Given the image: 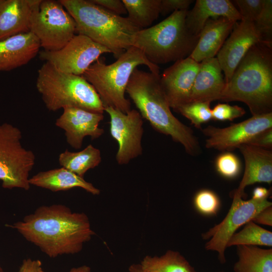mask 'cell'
I'll list each match as a JSON object with an SVG mask.
<instances>
[{
  "label": "cell",
  "instance_id": "obj_26",
  "mask_svg": "<svg viewBox=\"0 0 272 272\" xmlns=\"http://www.w3.org/2000/svg\"><path fill=\"white\" fill-rule=\"evenodd\" d=\"M127 18L140 29L150 27L160 14L161 0H122Z\"/></svg>",
  "mask_w": 272,
  "mask_h": 272
},
{
  "label": "cell",
  "instance_id": "obj_3",
  "mask_svg": "<svg viewBox=\"0 0 272 272\" xmlns=\"http://www.w3.org/2000/svg\"><path fill=\"white\" fill-rule=\"evenodd\" d=\"M220 100L240 101L252 116L272 112V46L260 42L241 59Z\"/></svg>",
  "mask_w": 272,
  "mask_h": 272
},
{
  "label": "cell",
  "instance_id": "obj_21",
  "mask_svg": "<svg viewBox=\"0 0 272 272\" xmlns=\"http://www.w3.org/2000/svg\"><path fill=\"white\" fill-rule=\"evenodd\" d=\"M236 23L224 17L208 20L189 57L197 62L215 57Z\"/></svg>",
  "mask_w": 272,
  "mask_h": 272
},
{
  "label": "cell",
  "instance_id": "obj_16",
  "mask_svg": "<svg viewBox=\"0 0 272 272\" xmlns=\"http://www.w3.org/2000/svg\"><path fill=\"white\" fill-rule=\"evenodd\" d=\"M56 120L55 125L64 131L67 144L75 149L82 147L85 137L92 140L100 138L104 130L100 128L103 114L91 112L77 107H66Z\"/></svg>",
  "mask_w": 272,
  "mask_h": 272
},
{
  "label": "cell",
  "instance_id": "obj_27",
  "mask_svg": "<svg viewBox=\"0 0 272 272\" xmlns=\"http://www.w3.org/2000/svg\"><path fill=\"white\" fill-rule=\"evenodd\" d=\"M140 263L157 272H196L180 253L171 250L160 256H147Z\"/></svg>",
  "mask_w": 272,
  "mask_h": 272
},
{
  "label": "cell",
  "instance_id": "obj_43",
  "mask_svg": "<svg viewBox=\"0 0 272 272\" xmlns=\"http://www.w3.org/2000/svg\"><path fill=\"white\" fill-rule=\"evenodd\" d=\"M0 272H4L3 269L1 267V265H0Z\"/></svg>",
  "mask_w": 272,
  "mask_h": 272
},
{
  "label": "cell",
  "instance_id": "obj_19",
  "mask_svg": "<svg viewBox=\"0 0 272 272\" xmlns=\"http://www.w3.org/2000/svg\"><path fill=\"white\" fill-rule=\"evenodd\" d=\"M40 47L39 40L31 32L0 41V72L27 64L39 53Z\"/></svg>",
  "mask_w": 272,
  "mask_h": 272
},
{
  "label": "cell",
  "instance_id": "obj_32",
  "mask_svg": "<svg viewBox=\"0 0 272 272\" xmlns=\"http://www.w3.org/2000/svg\"><path fill=\"white\" fill-rule=\"evenodd\" d=\"M194 205L200 214L206 216L216 215L221 206L219 197L214 191L209 189H202L195 195Z\"/></svg>",
  "mask_w": 272,
  "mask_h": 272
},
{
  "label": "cell",
  "instance_id": "obj_11",
  "mask_svg": "<svg viewBox=\"0 0 272 272\" xmlns=\"http://www.w3.org/2000/svg\"><path fill=\"white\" fill-rule=\"evenodd\" d=\"M110 51L81 34H76L61 49L55 51L43 50L41 59L68 74L82 76L103 53Z\"/></svg>",
  "mask_w": 272,
  "mask_h": 272
},
{
  "label": "cell",
  "instance_id": "obj_37",
  "mask_svg": "<svg viewBox=\"0 0 272 272\" xmlns=\"http://www.w3.org/2000/svg\"><path fill=\"white\" fill-rule=\"evenodd\" d=\"M94 4L118 15L125 14L127 11L122 0H91Z\"/></svg>",
  "mask_w": 272,
  "mask_h": 272
},
{
  "label": "cell",
  "instance_id": "obj_34",
  "mask_svg": "<svg viewBox=\"0 0 272 272\" xmlns=\"http://www.w3.org/2000/svg\"><path fill=\"white\" fill-rule=\"evenodd\" d=\"M239 13L243 21L254 22L262 8L263 0H236Z\"/></svg>",
  "mask_w": 272,
  "mask_h": 272
},
{
  "label": "cell",
  "instance_id": "obj_14",
  "mask_svg": "<svg viewBox=\"0 0 272 272\" xmlns=\"http://www.w3.org/2000/svg\"><path fill=\"white\" fill-rule=\"evenodd\" d=\"M200 62L187 57L175 61L160 77V83L170 108L176 111L189 103Z\"/></svg>",
  "mask_w": 272,
  "mask_h": 272
},
{
  "label": "cell",
  "instance_id": "obj_36",
  "mask_svg": "<svg viewBox=\"0 0 272 272\" xmlns=\"http://www.w3.org/2000/svg\"><path fill=\"white\" fill-rule=\"evenodd\" d=\"M246 144L270 150L272 148V128L258 133Z\"/></svg>",
  "mask_w": 272,
  "mask_h": 272
},
{
  "label": "cell",
  "instance_id": "obj_17",
  "mask_svg": "<svg viewBox=\"0 0 272 272\" xmlns=\"http://www.w3.org/2000/svg\"><path fill=\"white\" fill-rule=\"evenodd\" d=\"M41 0H0V41L30 32L32 17Z\"/></svg>",
  "mask_w": 272,
  "mask_h": 272
},
{
  "label": "cell",
  "instance_id": "obj_30",
  "mask_svg": "<svg viewBox=\"0 0 272 272\" xmlns=\"http://www.w3.org/2000/svg\"><path fill=\"white\" fill-rule=\"evenodd\" d=\"M215 167L222 176L233 179L236 177L241 170L239 158L233 153L225 152L219 155L215 160Z\"/></svg>",
  "mask_w": 272,
  "mask_h": 272
},
{
  "label": "cell",
  "instance_id": "obj_23",
  "mask_svg": "<svg viewBox=\"0 0 272 272\" xmlns=\"http://www.w3.org/2000/svg\"><path fill=\"white\" fill-rule=\"evenodd\" d=\"M29 182L54 192L80 187L93 195L100 193L91 183L64 167L40 172L30 178Z\"/></svg>",
  "mask_w": 272,
  "mask_h": 272
},
{
  "label": "cell",
  "instance_id": "obj_41",
  "mask_svg": "<svg viewBox=\"0 0 272 272\" xmlns=\"http://www.w3.org/2000/svg\"><path fill=\"white\" fill-rule=\"evenodd\" d=\"M128 272H157L156 270L148 268L139 264H133L130 265Z\"/></svg>",
  "mask_w": 272,
  "mask_h": 272
},
{
  "label": "cell",
  "instance_id": "obj_31",
  "mask_svg": "<svg viewBox=\"0 0 272 272\" xmlns=\"http://www.w3.org/2000/svg\"><path fill=\"white\" fill-rule=\"evenodd\" d=\"M262 42L272 46V1L263 0L260 13L253 22Z\"/></svg>",
  "mask_w": 272,
  "mask_h": 272
},
{
  "label": "cell",
  "instance_id": "obj_40",
  "mask_svg": "<svg viewBox=\"0 0 272 272\" xmlns=\"http://www.w3.org/2000/svg\"><path fill=\"white\" fill-rule=\"evenodd\" d=\"M269 194V190L263 187L258 186L253 189L251 198L257 200L267 199Z\"/></svg>",
  "mask_w": 272,
  "mask_h": 272
},
{
  "label": "cell",
  "instance_id": "obj_20",
  "mask_svg": "<svg viewBox=\"0 0 272 272\" xmlns=\"http://www.w3.org/2000/svg\"><path fill=\"white\" fill-rule=\"evenodd\" d=\"M220 17L235 22L241 20L238 10L229 0H197L187 12L185 25L191 34L198 37L208 20Z\"/></svg>",
  "mask_w": 272,
  "mask_h": 272
},
{
  "label": "cell",
  "instance_id": "obj_25",
  "mask_svg": "<svg viewBox=\"0 0 272 272\" xmlns=\"http://www.w3.org/2000/svg\"><path fill=\"white\" fill-rule=\"evenodd\" d=\"M101 160L100 151L91 144L79 152H73L66 150L58 157L59 165L62 167L82 177L89 169L98 166Z\"/></svg>",
  "mask_w": 272,
  "mask_h": 272
},
{
  "label": "cell",
  "instance_id": "obj_8",
  "mask_svg": "<svg viewBox=\"0 0 272 272\" xmlns=\"http://www.w3.org/2000/svg\"><path fill=\"white\" fill-rule=\"evenodd\" d=\"M20 129L9 123L0 124V180L6 189L30 188L29 173L36 157L34 153L24 148Z\"/></svg>",
  "mask_w": 272,
  "mask_h": 272
},
{
  "label": "cell",
  "instance_id": "obj_29",
  "mask_svg": "<svg viewBox=\"0 0 272 272\" xmlns=\"http://www.w3.org/2000/svg\"><path fill=\"white\" fill-rule=\"evenodd\" d=\"M209 101H191L178 108L175 111L180 113L189 120L197 128L212 119V109Z\"/></svg>",
  "mask_w": 272,
  "mask_h": 272
},
{
  "label": "cell",
  "instance_id": "obj_38",
  "mask_svg": "<svg viewBox=\"0 0 272 272\" xmlns=\"http://www.w3.org/2000/svg\"><path fill=\"white\" fill-rule=\"evenodd\" d=\"M256 224L272 226V206L260 211L251 220Z\"/></svg>",
  "mask_w": 272,
  "mask_h": 272
},
{
  "label": "cell",
  "instance_id": "obj_22",
  "mask_svg": "<svg viewBox=\"0 0 272 272\" xmlns=\"http://www.w3.org/2000/svg\"><path fill=\"white\" fill-rule=\"evenodd\" d=\"M222 72L216 57L201 61L192 88L190 102H212L220 100L225 85Z\"/></svg>",
  "mask_w": 272,
  "mask_h": 272
},
{
  "label": "cell",
  "instance_id": "obj_24",
  "mask_svg": "<svg viewBox=\"0 0 272 272\" xmlns=\"http://www.w3.org/2000/svg\"><path fill=\"white\" fill-rule=\"evenodd\" d=\"M235 272H272V249L255 246H237Z\"/></svg>",
  "mask_w": 272,
  "mask_h": 272
},
{
  "label": "cell",
  "instance_id": "obj_5",
  "mask_svg": "<svg viewBox=\"0 0 272 272\" xmlns=\"http://www.w3.org/2000/svg\"><path fill=\"white\" fill-rule=\"evenodd\" d=\"M187 11H175L158 24L139 30L133 36L131 46L157 65L188 57L198 37L191 34L186 26Z\"/></svg>",
  "mask_w": 272,
  "mask_h": 272
},
{
  "label": "cell",
  "instance_id": "obj_12",
  "mask_svg": "<svg viewBox=\"0 0 272 272\" xmlns=\"http://www.w3.org/2000/svg\"><path fill=\"white\" fill-rule=\"evenodd\" d=\"M110 116V133L117 142L115 159L119 165L127 164L143 153V118L140 112L130 109L124 113L111 107L104 108Z\"/></svg>",
  "mask_w": 272,
  "mask_h": 272
},
{
  "label": "cell",
  "instance_id": "obj_4",
  "mask_svg": "<svg viewBox=\"0 0 272 272\" xmlns=\"http://www.w3.org/2000/svg\"><path fill=\"white\" fill-rule=\"evenodd\" d=\"M74 19L78 34L87 36L118 58L131 46L140 29L127 17L115 14L91 0H59Z\"/></svg>",
  "mask_w": 272,
  "mask_h": 272
},
{
  "label": "cell",
  "instance_id": "obj_6",
  "mask_svg": "<svg viewBox=\"0 0 272 272\" xmlns=\"http://www.w3.org/2000/svg\"><path fill=\"white\" fill-rule=\"evenodd\" d=\"M140 65H145L151 73L159 74L158 66L131 46L111 64H106L98 59L82 76L95 89L104 108L111 107L126 113L131 109L130 102L125 97L126 86L133 71Z\"/></svg>",
  "mask_w": 272,
  "mask_h": 272
},
{
  "label": "cell",
  "instance_id": "obj_1",
  "mask_svg": "<svg viewBox=\"0 0 272 272\" xmlns=\"http://www.w3.org/2000/svg\"><path fill=\"white\" fill-rule=\"evenodd\" d=\"M6 226L52 258L79 252L95 235L85 214L59 204L40 206L22 221Z\"/></svg>",
  "mask_w": 272,
  "mask_h": 272
},
{
  "label": "cell",
  "instance_id": "obj_10",
  "mask_svg": "<svg viewBox=\"0 0 272 272\" xmlns=\"http://www.w3.org/2000/svg\"><path fill=\"white\" fill-rule=\"evenodd\" d=\"M271 206L272 203L267 199L251 198L244 200L242 196L233 194L232 205L224 219L202 234L203 239L209 240L205 244V249L218 252L220 261L225 263V252L231 236L239 228L251 221L260 211Z\"/></svg>",
  "mask_w": 272,
  "mask_h": 272
},
{
  "label": "cell",
  "instance_id": "obj_44",
  "mask_svg": "<svg viewBox=\"0 0 272 272\" xmlns=\"http://www.w3.org/2000/svg\"><path fill=\"white\" fill-rule=\"evenodd\" d=\"M220 272H224V271H220Z\"/></svg>",
  "mask_w": 272,
  "mask_h": 272
},
{
  "label": "cell",
  "instance_id": "obj_15",
  "mask_svg": "<svg viewBox=\"0 0 272 272\" xmlns=\"http://www.w3.org/2000/svg\"><path fill=\"white\" fill-rule=\"evenodd\" d=\"M232 30L216 57L224 73L225 83L230 81L238 64L250 48L262 42L253 22H236Z\"/></svg>",
  "mask_w": 272,
  "mask_h": 272
},
{
  "label": "cell",
  "instance_id": "obj_42",
  "mask_svg": "<svg viewBox=\"0 0 272 272\" xmlns=\"http://www.w3.org/2000/svg\"><path fill=\"white\" fill-rule=\"evenodd\" d=\"M69 272H91V268L87 265H82L72 268Z\"/></svg>",
  "mask_w": 272,
  "mask_h": 272
},
{
  "label": "cell",
  "instance_id": "obj_33",
  "mask_svg": "<svg viewBox=\"0 0 272 272\" xmlns=\"http://www.w3.org/2000/svg\"><path fill=\"white\" fill-rule=\"evenodd\" d=\"M245 114L242 107L225 103L218 104L212 109V119L217 121H232Z\"/></svg>",
  "mask_w": 272,
  "mask_h": 272
},
{
  "label": "cell",
  "instance_id": "obj_18",
  "mask_svg": "<svg viewBox=\"0 0 272 272\" xmlns=\"http://www.w3.org/2000/svg\"><path fill=\"white\" fill-rule=\"evenodd\" d=\"M238 149L245 162L244 174L239 185L233 194L243 197L245 188L255 183L272 182V152L248 144Z\"/></svg>",
  "mask_w": 272,
  "mask_h": 272
},
{
  "label": "cell",
  "instance_id": "obj_28",
  "mask_svg": "<svg viewBox=\"0 0 272 272\" xmlns=\"http://www.w3.org/2000/svg\"><path fill=\"white\" fill-rule=\"evenodd\" d=\"M239 245L271 246L272 232L250 221L231 236L227 247Z\"/></svg>",
  "mask_w": 272,
  "mask_h": 272
},
{
  "label": "cell",
  "instance_id": "obj_35",
  "mask_svg": "<svg viewBox=\"0 0 272 272\" xmlns=\"http://www.w3.org/2000/svg\"><path fill=\"white\" fill-rule=\"evenodd\" d=\"M192 0H161L160 14L165 16L178 11H187Z\"/></svg>",
  "mask_w": 272,
  "mask_h": 272
},
{
  "label": "cell",
  "instance_id": "obj_9",
  "mask_svg": "<svg viewBox=\"0 0 272 272\" xmlns=\"http://www.w3.org/2000/svg\"><path fill=\"white\" fill-rule=\"evenodd\" d=\"M30 32L44 50L63 48L76 35V23L59 1L41 0L31 18Z\"/></svg>",
  "mask_w": 272,
  "mask_h": 272
},
{
  "label": "cell",
  "instance_id": "obj_2",
  "mask_svg": "<svg viewBox=\"0 0 272 272\" xmlns=\"http://www.w3.org/2000/svg\"><path fill=\"white\" fill-rule=\"evenodd\" d=\"M159 74L136 68L133 71L125 92L147 120L157 131L171 137L180 143L185 152L192 156L201 153L197 138L193 130L172 114L160 83Z\"/></svg>",
  "mask_w": 272,
  "mask_h": 272
},
{
  "label": "cell",
  "instance_id": "obj_13",
  "mask_svg": "<svg viewBox=\"0 0 272 272\" xmlns=\"http://www.w3.org/2000/svg\"><path fill=\"white\" fill-rule=\"evenodd\" d=\"M270 128H272V112L252 116L224 128L209 125L201 131L207 138L205 143L207 149L230 152Z\"/></svg>",
  "mask_w": 272,
  "mask_h": 272
},
{
  "label": "cell",
  "instance_id": "obj_39",
  "mask_svg": "<svg viewBox=\"0 0 272 272\" xmlns=\"http://www.w3.org/2000/svg\"><path fill=\"white\" fill-rule=\"evenodd\" d=\"M18 272H44L39 260L24 259Z\"/></svg>",
  "mask_w": 272,
  "mask_h": 272
},
{
  "label": "cell",
  "instance_id": "obj_7",
  "mask_svg": "<svg viewBox=\"0 0 272 272\" xmlns=\"http://www.w3.org/2000/svg\"><path fill=\"white\" fill-rule=\"evenodd\" d=\"M36 87L49 111L77 107L98 113L104 112L99 95L84 78L60 71L47 62L38 71Z\"/></svg>",
  "mask_w": 272,
  "mask_h": 272
}]
</instances>
